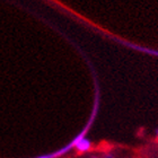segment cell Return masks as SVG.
Wrapping results in <instances>:
<instances>
[{
	"label": "cell",
	"instance_id": "1",
	"mask_svg": "<svg viewBox=\"0 0 158 158\" xmlns=\"http://www.w3.org/2000/svg\"><path fill=\"white\" fill-rule=\"evenodd\" d=\"M75 147H76V149L78 150L79 152H88L89 149H90V147H92V143H90V141H89L88 139L80 138L76 141V143H75Z\"/></svg>",
	"mask_w": 158,
	"mask_h": 158
},
{
	"label": "cell",
	"instance_id": "2",
	"mask_svg": "<svg viewBox=\"0 0 158 158\" xmlns=\"http://www.w3.org/2000/svg\"><path fill=\"white\" fill-rule=\"evenodd\" d=\"M157 137H158V131H157Z\"/></svg>",
	"mask_w": 158,
	"mask_h": 158
}]
</instances>
